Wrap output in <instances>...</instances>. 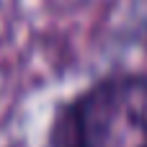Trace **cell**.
<instances>
[{
    "mask_svg": "<svg viewBox=\"0 0 147 147\" xmlns=\"http://www.w3.org/2000/svg\"><path fill=\"white\" fill-rule=\"evenodd\" d=\"M47 147H147V72H109L59 103Z\"/></svg>",
    "mask_w": 147,
    "mask_h": 147,
    "instance_id": "1",
    "label": "cell"
}]
</instances>
